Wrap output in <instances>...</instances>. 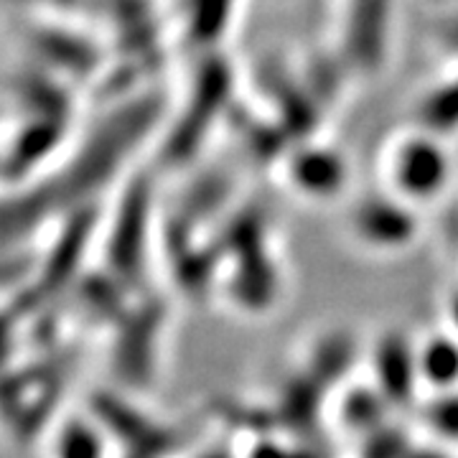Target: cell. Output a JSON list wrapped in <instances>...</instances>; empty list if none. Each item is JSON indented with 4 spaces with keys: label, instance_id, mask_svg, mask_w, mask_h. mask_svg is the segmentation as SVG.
<instances>
[{
    "label": "cell",
    "instance_id": "obj_1",
    "mask_svg": "<svg viewBox=\"0 0 458 458\" xmlns=\"http://www.w3.org/2000/svg\"><path fill=\"white\" fill-rule=\"evenodd\" d=\"M107 428L98 418L69 415L59 423L51 443L54 458H107Z\"/></svg>",
    "mask_w": 458,
    "mask_h": 458
},
{
    "label": "cell",
    "instance_id": "obj_2",
    "mask_svg": "<svg viewBox=\"0 0 458 458\" xmlns=\"http://www.w3.org/2000/svg\"><path fill=\"white\" fill-rule=\"evenodd\" d=\"M387 397L382 393H352L346 394L339 410V423L352 433H360L361 438L375 433L377 428L385 426V410H387Z\"/></svg>",
    "mask_w": 458,
    "mask_h": 458
},
{
    "label": "cell",
    "instance_id": "obj_3",
    "mask_svg": "<svg viewBox=\"0 0 458 458\" xmlns=\"http://www.w3.org/2000/svg\"><path fill=\"white\" fill-rule=\"evenodd\" d=\"M420 379L448 393L458 382V349L451 344H433L420 360Z\"/></svg>",
    "mask_w": 458,
    "mask_h": 458
},
{
    "label": "cell",
    "instance_id": "obj_4",
    "mask_svg": "<svg viewBox=\"0 0 458 458\" xmlns=\"http://www.w3.org/2000/svg\"><path fill=\"white\" fill-rule=\"evenodd\" d=\"M426 428L438 436L445 443L458 441V394L448 393L438 394V400H433L426 408V418H423Z\"/></svg>",
    "mask_w": 458,
    "mask_h": 458
},
{
    "label": "cell",
    "instance_id": "obj_5",
    "mask_svg": "<svg viewBox=\"0 0 458 458\" xmlns=\"http://www.w3.org/2000/svg\"><path fill=\"white\" fill-rule=\"evenodd\" d=\"M361 458H405L410 451V443L400 430L393 428H377L375 433L361 438Z\"/></svg>",
    "mask_w": 458,
    "mask_h": 458
},
{
    "label": "cell",
    "instance_id": "obj_6",
    "mask_svg": "<svg viewBox=\"0 0 458 458\" xmlns=\"http://www.w3.org/2000/svg\"><path fill=\"white\" fill-rule=\"evenodd\" d=\"M405 458H445L441 451H436V448H410L408 456Z\"/></svg>",
    "mask_w": 458,
    "mask_h": 458
},
{
    "label": "cell",
    "instance_id": "obj_7",
    "mask_svg": "<svg viewBox=\"0 0 458 458\" xmlns=\"http://www.w3.org/2000/svg\"><path fill=\"white\" fill-rule=\"evenodd\" d=\"M201 458H229L227 454H207V456H201Z\"/></svg>",
    "mask_w": 458,
    "mask_h": 458
}]
</instances>
